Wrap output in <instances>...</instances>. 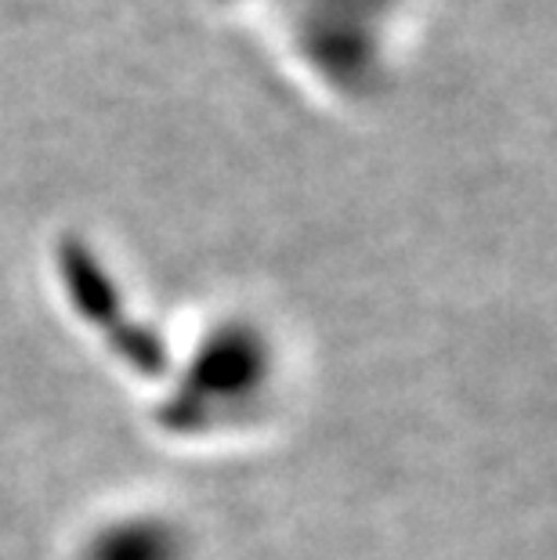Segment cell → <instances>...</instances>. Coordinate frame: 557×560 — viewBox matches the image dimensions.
I'll return each instance as SVG.
<instances>
[{
  "label": "cell",
  "mask_w": 557,
  "mask_h": 560,
  "mask_svg": "<svg viewBox=\"0 0 557 560\" xmlns=\"http://www.w3.org/2000/svg\"><path fill=\"white\" fill-rule=\"evenodd\" d=\"M402 0H293V51L323 88L365 94L384 73Z\"/></svg>",
  "instance_id": "obj_1"
}]
</instances>
